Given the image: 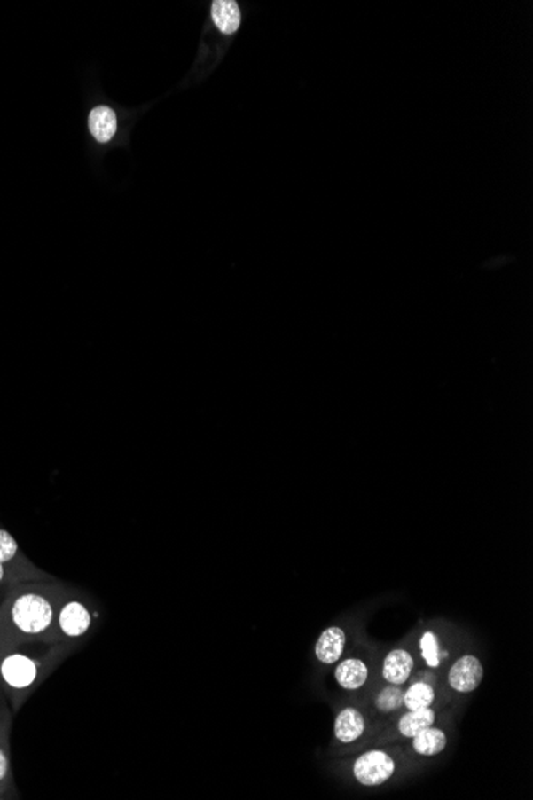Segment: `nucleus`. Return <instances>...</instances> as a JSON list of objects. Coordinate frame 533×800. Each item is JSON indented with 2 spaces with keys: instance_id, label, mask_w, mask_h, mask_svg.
<instances>
[{
  "instance_id": "f257e3e1",
  "label": "nucleus",
  "mask_w": 533,
  "mask_h": 800,
  "mask_svg": "<svg viewBox=\"0 0 533 800\" xmlns=\"http://www.w3.org/2000/svg\"><path fill=\"white\" fill-rule=\"evenodd\" d=\"M56 604L45 594L26 592L8 604L7 620L12 634L21 638H39L50 631L56 622Z\"/></svg>"
},
{
  "instance_id": "f03ea898",
  "label": "nucleus",
  "mask_w": 533,
  "mask_h": 800,
  "mask_svg": "<svg viewBox=\"0 0 533 800\" xmlns=\"http://www.w3.org/2000/svg\"><path fill=\"white\" fill-rule=\"evenodd\" d=\"M42 663L31 655L10 650L0 660V680L12 694H27L40 678Z\"/></svg>"
},
{
  "instance_id": "7ed1b4c3",
  "label": "nucleus",
  "mask_w": 533,
  "mask_h": 800,
  "mask_svg": "<svg viewBox=\"0 0 533 800\" xmlns=\"http://www.w3.org/2000/svg\"><path fill=\"white\" fill-rule=\"evenodd\" d=\"M395 768V760L387 752L375 749L359 756L355 762L353 773L359 783L364 786H380L390 780Z\"/></svg>"
},
{
  "instance_id": "20e7f679",
  "label": "nucleus",
  "mask_w": 533,
  "mask_h": 800,
  "mask_svg": "<svg viewBox=\"0 0 533 800\" xmlns=\"http://www.w3.org/2000/svg\"><path fill=\"white\" fill-rule=\"evenodd\" d=\"M95 616L91 610L82 600H71L63 602V606L58 608L56 624L59 632L67 639H80L87 634L93 626Z\"/></svg>"
},
{
  "instance_id": "39448f33",
  "label": "nucleus",
  "mask_w": 533,
  "mask_h": 800,
  "mask_svg": "<svg viewBox=\"0 0 533 800\" xmlns=\"http://www.w3.org/2000/svg\"><path fill=\"white\" fill-rule=\"evenodd\" d=\"M484 678L482 664L474 655H465L459 658L451 671H449V684L451 687L460 694H470L479 687Z\"/></svg>"
},
{
  "instance_id": "423d86ee",
  "label": "nucleus",
  "mask_w": 533,
  "mask_h": 800,
  "mask_svg": "<svg viewBox=\"0 0 533 800\" xmlns=\"http://www.w3.org/2000/svg\"><path fill=\"white\" fill-rule=\"evenodd\" d=\"M412 670H414L412 656L406 650L398 648L385 656L382 668L383 679L393 686H401L409 679Z\"/></svg>"
},
{
  "instance_id": "0eeeda50",
  "label": "nucleus",
  "mask_w": 533,
  "mask_h": 800,
  "mask_svg": "<svg viewBox=\"0 0 533 800\" xmlns=\"http://www.w3.org/2000/svg\"><path fill=\"white\" fill-rule=\"evenodd\" d=\"M345 632L337 626L327 628L326 631L319 636L315 646V654L319 662L323 663L333 664L342 656L343 648H345Z\"/></svg>"
},
{
  "instance_id": "6e6552de",
  "label": "nucleus",
  "mask_w": 533,
  "mask_h": 800,
  "mask_svg": "<svg viewBox=\"0 0 533 800\" xmlns=\"http://www.w3.org/2000/svg\"><path fill=\"white\" fill-rule=\"evenodd\" d=\"M335 736L342 743H353L364 732V718L355 708H345L335 719Z\"/></svg>"
},
{
  "instance_id": "1a4fd4ad",
  "label": "nucleus",
  "mask_w": 533,
  "mask_h": 800,
  "mask_svg": "<svg viewBox=\"0 0 533 800\" xmlns=\"http://www.w3.org/2000/svg\"><path fill=\"white\" fill-rule=\"evenodd\" d=\"M90 131L99 143H109L117 131V117L111 107H95L88 119Z\"/></svg>"
},
{
  "instance_id": "9d476101",
  "label": "nucleus",
  "mask_w": 533,
  "mask_h": 800,
  "mask_svg": "<svg viewBox=\"0 0 533 800\" xmlns=\"http://www.w3.org/2000/svg\"><path fill=\"white\" fill-rule=\"evenodd\" d=\"M367 666L358 658H349L337 666L335 679L339 686L347 690L363 687L367 680Z\"/></svg>"
},
{
  "instance_id": "9b49d317",
  "label": "nucleus",
  "mask_w": 533,
  "mask_h": 800,
  "mask_svg": "<svg viewBox=\"0 0 533 800\" xmlns=\"http://www.w3.org/2000/svg\"><path fill=\"white\" fill-rule=\"evenodd\" d=\"M213 20L217 29L223 34H233L241 23L239 5L233 0H216L213 4Z\"/></svg>"
},
{
  "instance_id": "f8f14e48",
  "label": "nucleus",
  "mask_w": 533,
  "mask_h": 800,
  "mask_svg": "<svg viewBox=\"0 0 533 800\" xmlns=\"http://www.w3.org/2000/svg\"><path fill=\"white\" fill-rule=\"evenodd\" d=\"M412 738H414L412 746H414L415 751L422 756H436L439 752L444 751V748L447 746L446 733L439 728H425Z\"/></svg>"
},
{
  "instance_id": "ddd939ff",
  "label": "nucleus",
  "mask_w": 533,
  "mask_h": 800,
  "mask_svg": "<svg viewBox=\"0 0 533 800\" xmlns=\"http://www.w3.org/2000/svg\"><path fill=\"white\" fill-rule=\"evenodd\" d=\"M435 711L430 708H423V710H414V711H407L401 720H399V733L404 736H414L422 732L425 728L431 727L435 722Z\"/></svg>"
},
{
  "instance_id": "4468645a",
  "label": "nucleus",
  "mask_w": 533,
  "mask_h": 800,
  "mask_svg": "<svg viewBox=\"0 0 533 800\" xmlns=\"http://www.w3.org/2000/svg\"><path fill=\"white\" fill-rule=\"evenodd\" d=\"M433 702H435V690L430 684L415 682L414 686H411L404 694L403 704L406 706L407 711H414V710L430 708Z\"/></svg>"
},
{
  "instance_id": "2eb2a0df",
  "label": "nucleus",
  "mask_w": 533,
  "mask_h": 800,
  "mask_svg": "<svg viewBox=\"0 0 533 800\" xmlns=\"http://www.w3.org/2000/svg\"><path fill=\"white\" fill-rule=\"evenodd\" d=\"M403 700H404V692L399 688V686L391 684L390 687L383 688L380 695L377 696L375 703L380 711L390 712L399 710Z\"/></svg>"
},
{
  "instance_id": "dca6fc26",
  "label": "nucleus",
  "mask_w": 533,
  "mask_h": 800,
  "mask_svg": "<svg viewBox=\"0 0 533 800\" xmlns=\"http://www.w3.org/2000/svg\"><path fill=\"white\" fill-rule=\"evenodd\" d=\"M420 648H422L423 660L430 668H438L441 663V652H439L438 636L433 631H427L420 639Z\"/></svg>"
},
{
  "instance_id": "f3484780",
  "label": "nucleus",
  "mask_w": 533,
  "mask_h": 800,
  "mask_svg": "<svg viewBox=\"0 0 533 800\" xmlns=\"http://www.w3.org/2000/svg\"><path fill=\"white\" fill-rule=\"evenodd\" d=\"M18 554V544H16L13 536L0 529V562L7 564L10 561H13Z\"/></svg>"
},
{
  "instance_id": "a211bd4d",
  "label": "nucleus",
  "mask_w": 533,
  "mask_h": 800,
  "mask_svg": "<svg viewBox=\"0 0 533 800\" xmlns=\"http://www.w3.org/2000/svg\"><path fill=\"white\" fill-rule=\"evenodd\" d=\"M8 773V760L4 749L0 748V786L5 781Z\"/></svg>"
},
{
  "instance_id": "6ab92c4d",
  "label": "nucleus",
  "mask_w": 533,
  "mask_h": 800,
  "mask_svg": "<svg viewBox=\"0 0 533 800\" xmlns=\"http://www.w3.org/2000/svg\"><path fill=\"white\" fill-rule=\"evenodd\" d=\"M4 576H5V568H4V564L0 562V584L4 582Z\"/></svg>"
}]
</instances>
